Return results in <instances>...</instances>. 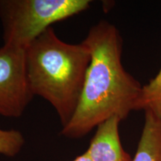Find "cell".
Masks as SVG:
<instances>
[{
	"instance_id": "obj_9",
	"label": "cell",
	"mask_w": 161,
	"mask_h": 161,
	"mask_svg": "<svg viewBox=\"0 0 161 161\" xmlns=\"http://www.w3.org/2000/svg\"><path fill=\"white\" fill-rule=\"evenodd\" d=\"M72 161H91V160H90L89 156L87 155V154H86V152H85L84 154H80V155L77 157V158H75Z\"/></svg>"
},
{
	"instance_id": "obj_1",
	"label": "cell",
	"mask_w": 161,
	"mask_h": 161,
	"mask_svg": "<svg viewBox=\"0 0 161 161\" xmlns=\"http://www.w3.org/2000/svg\"><path fill=\"white\" fill-rule=\"evenodd\" d=\"M84 41L91 60L77 109L61 130L71 139L83 137L113 116L128 117L137 110L142 90L122 66V39L115 25L102 20L90 28Z\"/></svg>"
},
{
	"instance_id": "obj_8",
	"label": "cell",
	"mask_w": 161,
	"mask_h": 161,
	"mask_svg": "<svg viewBox=\"0 0 161 161\" xmlns=\"http://www.w3.org/2000/svg\"><path fill=\"white\" fill-rule=\"evenodd\" d=\"M25 139L17 130H3L0 128V154L13 158L21 152Z\"/></svg>"
},
{
	"instance_id": "obj_4",
	"label": "cell",
	"mask_w": 161,
	"mask_h": 161,
	"mask_svg": "<svg viewBox=\"0 0 161 161\" xmlns=\"http://www.w3.org/2000/svg\"><path fill=\"white\" fill-rule=\"evenodd\" d=\"M33 97L26 75L25 49L3 45L0 48V115L21 117Z\"/></svg>"
},
{
	"instance_id": "obj_2",
	"label": "cell",
	"mask_w": 161,
	"mask_h": 161,
	"mask_svg": "<svg viewBox=\"0 0 161 161\" xmlns=\"http://www.w3.org/2000/svg\"><path fill=\"white\" fill-rule=\"evenodd\" d=\"M28 81L34 96L47 101L62 128L73 117L83 90L91 54L88 46L67 43L50 27L25 49Z\"/></svg>"
},
{
	"instance_id": "obj_5",
	"label": "cell",
	"mask_w": 161,
	"mask_h": 161,
	"mask_svg": "<svg viewBox=\"0 0 161 161\" xmlns=\"http://www.w3.org/2000/svg\"><path fill=\"white\" fill-rule=\"evenodd\" d=\"M122 121L113 116L96 127V132L86 151L91 161H132L133 159L122 148L119 125Z\"/></svg>"
},
{
	"instance_id": "obj_6",
	"label": "cell",
	"mask_w": 161,
	"mask_h": 161,
	"mask_svg": "<svg viewBox=\"0 0 161 161\" xmlns=\"http://www.w3.org/2000/svg\"><path fill=\"white\" fill-rule=\"evenodd\" d=\"M132 161H161V120L149 110L145 111L143 129Z\"/></svg>"
},
{
	"instance_id": "obj_7",
	"label": "cell",
	"mask_w": 161,
	"mask_h": 161,
	"mask_svg": "<svg viewBox=\"0 0 161 161\" xmlns=\"http://www.w3.org/2000/svg\"><path fill=\"white\" fill-rule=\"evenodd\" d=\"M149 110L161 120V69L149 83L142 86L137 110Z\"/></svg>"
},
{
	"instance_id": "obj_3",
	"label": "cell",
	"mask_w": 161,
	"mask_h": 161,
	"mask_svg": "<svg viewBox=\"0 0 161 161\" xmlns=\"http://www.w3.org/2000/svg\"><path fill=\"white\" fill-rule=\"evenodd\" d=\"M90 0H0L4 45L25 49L52 24L81 13Z\"/></svg>"
}]
</instances>
